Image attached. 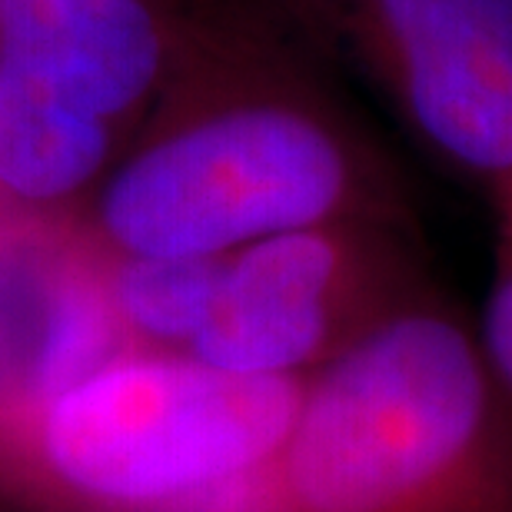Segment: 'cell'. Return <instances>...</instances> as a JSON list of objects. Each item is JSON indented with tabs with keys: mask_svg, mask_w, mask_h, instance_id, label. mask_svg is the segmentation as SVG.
<instances>
[{
	"mask_svg": "<svg viewBox=\"0 0 512 512\" xmlns=\"http://www.w3.org/2000/svg\"><path fill=\"white\" fill-rule=\"evenodd\" d=\"M266 0H193L157 104L77 213L117 256H233L343 220L416 223L409 183Z\"/></svg>",
	"mask_w": 512,
	"mask_h": 512,
	"instance_id": "obj_1",
	"label": "cell"
},
{
	"mask_svg": "<svg viewBox=\"0 0 512 512\" xmlns=\"http://www.w3.org/2000/svg\"><path fill=\"white\" fill-rule=\"evenodd\" d=\"M183 512H512V409L443 286L306 376L280 449Z\"/></svg>",
	"mask_w": 512,
	"mask_h": 512,
	"instance_id": "obj_2",
	"label": "cell"
},
{
	"mask_svg": "<svg viewBox=\"0 0 512 512\" xmlns=\"http://www.w3.org/2000/svg\"><path fill=\"white\" fill-rule=\"evenodd\" d=\"M193 0H0V74L137 133L187 37Z\"/></svg>",
	"mask_w": 512,
	"mask_h": 512,
	"instance_id": "obj_6",
	"label": "cell"
},
{
	"mask_svg": "<svg viewBox=\"0 0 512 512\" xmlns=\"http://www.w3.org/2000/svg\"><path fill=\"white\" fill-rule=\"evenodd\" d=\"M479 190L512 180V0H266Z\"/></svg>",
	"mask_w": 512,
	"mask_h": 512,
	"instance_id": "obj_4",
	"label": "cell"
},
{
	"mask_svg": "<svg viewBox=\"0 0 512 512\" xmlns=\"http://www.w3.org/2000/svg\"><path fill=\"white\" fill-rule=\"evenodd\" d=\"M130 140L54 87L0 74V217L77 220Z\"/></svg>",
	"mask_w": 512,
	"mask_h": 512,
	"instance_id": "obj_7",
	"label": "cell"
},
{
	"mask_svg": "<svg viewBox=\"0 0 512 512\" xmlns=\"http://www.w3.org/2000/svg\"><path fill=\"white\" fill-rule=\"evenodd\" d=\"M433 290L416 223L280 233L227 256L187 356L237 376L306 380Z\"/></svg>",
	"mask_w": 512,
	"mask_h": 512,
	"instance_id": "obj_5",
	"label": "cell"
},
{
	"mask_svg": "<svg viewBox=\"0 0 512 512\" xmlns=\"http://www.w3.org/2000/svg\"><path fill=\"white\" fill-rule=\"evenodd\" d=\"M476 336L489 373L512 409V220L496 217L493 280L476 320Z\"/></svg>",
	"mask_w": 512,
	"mask_h": 512,
	"instance_id": "obj_9",
	"label": "cell"
},
{
	"mask_svg": "<svg viewBox=\"0 0 512 512\" xmlns=\"http://www.w3.org/2000/svg\"><path fill=\"white\" fill-rule=\"evenodd\" d=\"M303 380L237 376L183 353H127L30 423L44 473L117 512H183L263 466Z\"/></svg>",
	"mask_w": 512,
	"mask_h": 512,
	"instance_id": "obj_3",
	"label": "cell"
},
{
	"mask_svg": "<svg viewBox=\"0 0 512 512\" xmlns=\"http://www.w3.org/2000/svg\"><path fill=\"white\" fill-rule=\"evenodd\" d=\"M100 260H104L110 303L130 343L140 353L187 356L200 326L207 323L227 256L100 253Z\"/></svg>",
	"mask_w": 512,
	"mask_h": 512,
	"instance_id": "obj_8",
	"label": "cell"
},
{
	"mask_svg": "<svg viewBox=\"0 0 512 512\" xmlns=\"http://www.w3.org/2000/svg\"><path fill=\"white\" fill-rule=\"evenodd\" d=\"M489 207H493V217L512 220V187L493 193V197H489Z\"/></svg>",
	"mask_w": 512,
	"mask_h": 512,
	"instance_id": "obj_10",
	"label": "cell"
}]
</instances>
